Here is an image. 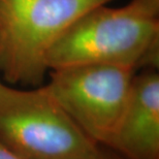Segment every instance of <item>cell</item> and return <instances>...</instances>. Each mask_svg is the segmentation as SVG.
<instances>
[{
    "mask_svg": "<svg viewBox=\"0 0 159 159\" xmlns=\"http://www.w3.org/2000/svg\"><path fill=\"white\" fill-rule=\"evenodd\" d=\"M89 64L157 69L159 0L92 8L68 28L47 58L49 70Z\"/></svg>",
    "mask_w": 159,
    "mask_h": 159,
    "instance_id": "6da1fadb",
    "label": "cell"
},
{
    "mask_svg": "<svg viewBox=\"0 0 159 159\" xmlns=\"http://www.w3.org/2000/svg\"><path fill=\"white\" fill-rule=\"evenodd\" d=\"M115 0H0V72L9 85L39 87L50 51L92 8Z\"/></svg>",
    "mask_w": 159,
    "mask_h": 159,
    "instance_id": "7a4b0ae2",
    "label": "cell"
},
{
    "mask_svg": "<svg viewBox=\"0 0 159 159\" xmlns=\"http://www.w3.org/2000/svg\"><path fill=\"white\" fill-rule=\"evenodd\" d=\"M0 143L23 159H84L98 146L43 85L23 90L2 81Z\"/></svg>",
    "mask_w": 159,
    "mask_h": 159,
    "instance_id": "3957f363",
    "label": "cell"
},
{
    "mask_svg": "<svg viewBox=\"0 0 159 159\" xmlns=\"http://www.w3.org/2000/svg\"><path fill=\"white\" fill-rule=\"evenodd\" d=\"M49 71L46 90L94 144L107 147L125 112L135 69L89 64Z\"/></svg>",
    "mask_w": 159,
    "mask_h": 159,
    "instance_id": "277c9868",
    "label": "cell"
},
{
    "mask_svg": "<svg viewBox=\"0 0 159 159\" xmlns=\"http://www.w3.org/2000/svg\"><path fill=\"white\" fill-rule=\"evenodd\" d=\"M125 159H159V75H134L125 112L107 146Z\"/></svg>",
    "mask_w": 159,
    "mask_h": 159,
    "instance_id": "5b68a950",
    "label": "cell"
},
{
    "mask_svg": "<svg viewBox=\"0 0 159 159\" xmlns=\"http://www.w3.org/2000/svg\"><path fill=\"white\" fill-rule=\"evenodd\" d=\"M84 159H125L117 152L106 146L98 145L92 153Z\"/></svg>",
    "mask_w": 159,
    "mask_h": 159,
    "instance_id": "8992f818",
    "label": "cell"
},
{
    "mask_svg": "<svg viewBox=\"0 0 159 159\" xmlns=\"http://www.w3.org/2000/svg\"><path fill=\"white\" fill-rule=\"evenodd\" d=\"M0 159H23L0 143Z\"/></svg>",
    "mask_w": 159,
    "mask_h": 159,
    "instance_id": "52a82bcc",
    "label": "cell"
}]
</instances>
